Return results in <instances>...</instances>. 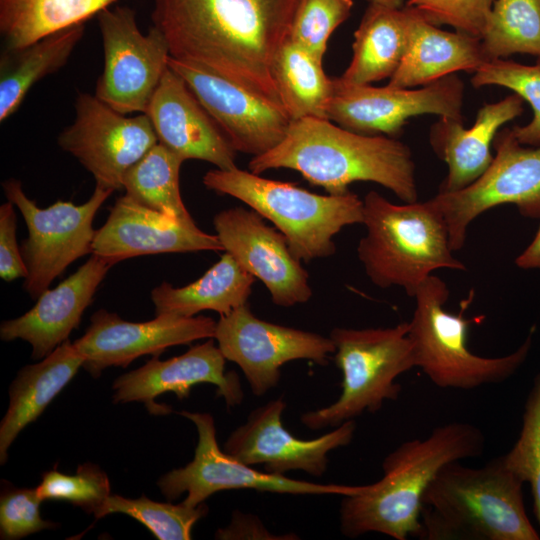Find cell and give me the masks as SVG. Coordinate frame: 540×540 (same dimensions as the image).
I'll return each instance as SVG.
<instances>
[{
  "mask_svg": "<svg viewBox=\"0 0 540 540\" xmlns=\"http://www.w3.org/2000/svg\"><path fill=\"white\" fill-rule=\"evenodd\" d=\"M409 322L393 327L333 328L334 360L342 372L341 393L331 405L302 414L312 430L337 427L365 412L380 410L401 393L397 378L415 368Z\"/></svg>",
  "mask_w": 540,
  "mask_h": 540,
  "instance_id": "8",
  "label": "cell"
},
{
  "mask_svg": "<svg viewBox=\"0 0 540 540\" xmlns=\"http://www.w3.org/2000/svg\"><path fill=\"white\" fill-rule=\"evenodd\" d=\"M84 357L66 340L40 362L23 367L9 390V406L0 424V462L25 426L36 420L70 382Z\"/></svg>",
  "mask_w": 540,
  "mask_h": 540,
  "instance_id": "26",
  "label": "cell"
},
{
  "mask_svg": "<svg viewBox=\"0 0 540 540\" xmlns=\"http://www.w3.org/2000/svg\"><path fill=\"white\" fill-rule=\"evenodd\" d=\"M225 357L213 340L195 345L180 356L164 361L154 357L142 367L118 377L113 383L116 403L143 402L151 414L165 415L170 406L158 404L156 397L173 392L181 400L191 388L202 383L217 387V395L228 407L239 405L244 397L238 376L225 372Z\"/></svg>",
  "mask_w": 540,
  "mask_h": 540,
  "instance_id": "20",
  "label": "cell"
},
{
  "mask_svg": "<svg viewBox=\"0 0 540 540\" xmlns=\"http://www.w3.org/2000/svg\"><path fill=\"white\" fill-rule=\"evenodd\" d=\"M111 513H123L146 526L159 540L191 539L194 524L207 515L208 507L202 503L196 507L161 503L141 496L137 499L110 495L98 518Z\"/></svg>",
  "mask_w": 540,
  "mask_h": 540,
  "instance_id": "34",
  "label": "cell"
},
{
  "mask_svg": "<svg viewBox=\"0 0 540 540\" xmlns=\"http://www.w3.org/2000/svg\"><path fill=\"white\" fill-rule=\"evenodd\" d=\"M115 264L109 258L91 254L76 272L55 288L45 290L29 311L2 322L1 339L27 341L32 346V358L43 359L78 327L97 288Z\"/></svg>",
  "mask_w": 540,
  "mask_h": 540,
  "instance_id": "23",
  "label": "cell"
},
{
  "mask_svg": "<svg viewBox=\"0 0 540 540\" xmlns=\"http://www.w3.org/2000/svg\"><path fill=\"white\" fill-rule=\"evenodd\" d=\"M285 409L286 402L280 397L252 410L227 438L223 450L247 465L262 464L268 473L301 470L321 477L327 471L328 454L351 443L355 421H345L314 439H300L283 426Z\"/></svg>",
  "mask_w": 540,
  "mask_h": 540,
  "instance_id": "17",
  "label": "cell"
},
{
  "mask_svg": "<svg viewBox=\"0 0 540 540\" xmlns=\"http://www.w3.org/2000/svg\"><path fill=\"white\" fill-rule=\"evenodd\" d=\"M42 501L36 488L5 486L0 497L1 539H19L41 530L54 529L57 524L42 519L40 515Z\"/></svg>",
  "mask_w": 540,
  "mask_h": 540,
  "instance_id": "40",
  "label": "cell"
},
{
  "mask_svg": "<svg viewBox=\"0 0 540 540\" xmlns=\"http://www.w3.org/2000/svg\"><path fill=\"white\" fill-rule=\"evenodd\" d=\"M503 458L511 471L530 484L534 514L540 525V372L525 403L519 437Z\"/></svg>",
  "mask_w": 540,
  "mask_h": 540,
  "instance_id": "37",
  "label": "cell"
},
{
  "mask_svg": "<svg viewBox=\"0 0 540 540\" xmlns=\"http://www.w3.org/2000/svg\"><path fill=\"white\" fill-rule=\"evenodd\" d=\"M353 0H300L289 39L323 61L327 43L350 16Z\"/></svg>",
  "mask_w": 540,
  "mask_h": 540,
  "instance_id": "38",
  "label": "cell"
},
{
  "mask_svg": "<svg viewBox=\"0 0 540 540\" xmlns=\"http://www.w3.org/2000/svg\"><path fill=\"white\" fill-rule=\"evenodd\" d=\"M362 224L366 234L357 256L379 288L400 287L413 297L434 271L466 270L453 255L445 220L430 199L398 205L370 191L363 199Z\"/></svg>",
  "mask_w": 540,
  "mask_h": 540,
  "instance_id": "5",
  "label": "cell"
},
{
  "mask_svg": "<svg viewBox=\"0 0 540 540\" xmlns=\"http://www.w3.org/2000/svg\"><path fill=\"white\" fill-rule=\"evenodd\" d=\"M42 500H65L93 514L99 513L110 496L109 479L104 471L90 463L79 465L74 475L55 469L43 474L36 487Z\"/></svg>",
  "mask_w": 540,
  "mask_h": 540,
  "instance_id": "36",
  "label": "cell"
},
{
  "mask_svg": "<svg viewBox=\"0 0 540 540\" xmlns=\"http://www.w3.org/2000/svg\"><path fill=\"white\" fill-rule=\"evenodd\" d=\"M183 162L180 156L157 143L125 173V194L150 209L183 222H194L180 192Z\"/></svg>",
  "mask_w": 540,
  "mask_h": 540,
  "instance_id": "32",
  "label": "cell"
},
{
  "mask_svg": "<svg viewBox=\"0 0 540 540\" xmlns=\"http://www.w3.org/2000/svg\"><path fill=\"white\" fill-rule=\"evenodd\" d=\"M168 65L185 80L236 152L262 155L284 139L292 119L280 102L171 56Z\"/></svg>",
  "mask_w": 540,
  "mask_h": 540,
  "instance_id": "16",
  "label": "cell"
},
{
  "mask_svg": "<svg viewBox=\"0 0 540 540\" xmlns=\"http://www.w3.org/2000/svg\"><path fill=\"white\" fill-rule=\"evenodd\" d=\"M216 235L236 262L263 282L272 302L291 307L312 296L309 275L291 252L285 236L253 209L234 207L213 218Z\"/></svg>",
  "mask_w": 540,
  "mask_h": 540,
  "instance_id": "18",
  "label": "cell"
},
{
  "mask_svg": "<svg viewBox=\"0 0 540 540\" xmlns=\"http://www.w3.org/2000/svg\"><path fill=\"white\" fill-rule=\"evenodd\" d=\"M482 431L467 422L434 428L425 438L403 442L382 462L383 476L343 496L340 531L349 538L376 532L396 540L420 536L423 496L447 464L483 453Z\"/></svg>",
  "mask_w": 540,
  "mask_h": 540,
  "instance_id": "3",
  "label": "cell"
},
{
  "mask_svg": "<svg viewBox=\"0 0 540 540\" xmlns=\"http://www.w3.org/2000/svg\"><path fill=\"white\" fill-rule=\"evenodd\" d=\"M203 250L223 251L216 234L143 206L126 194L110 208L92 243V254L115 263L137 256Z\"/></svg>",
  "mask_w": 540,
  "mask_h": 540,
  "instance_id": "21",
  "label": "cell"
},
{
  "mask_svg": "<svg viewBox=\"0 0 540 540\" xmlns=\"http://www.w3.org/2000/svg\"><path fill=\"white\" fill-rule=\"evenodd\" d=\"M408 43L404 7L371 2L354 32L353 55L339 78L351 84H371L391 78L399 68Z\"/></svg>",
  "mask_w": 540,
  "mask_h": 540,
  "instance_id": "27",
  "label": "cell"
},
{
  "mask_svg": "<svg viewBox=\"0 0 540 540\" xmlns=\"http://www.w3.org/2000/svg\"><path fill=\"white\" fill-rule=\"evenodd\" d=\"M278 98L292 120L327 118V103L333 79L323 70L322 61L288 39L273 64Z\"/></svg>",
  "mask_w": 540,
  "mask_h": 540,
  "instance_id": "31",
  "label": "cell"
},
{
  "mask_svg": "<svg viewBox=\"0 0 540 540\" xmlns=\"http://www.w3.org/2000/svg\"><path fill=\"white\" fill-rule=\"evenodd\" d=\"M524 483L503 455L482 467L445 465L423 496L419 538L539 540L526 513Z\"/></svg>",
  "mask_w": 540,
  "mask_h": 540,
  "instance_id": "4",
  "label": "cell"
},
{
  "mask_svg": "<svg viewBox=\"0 0 540 540\" xmlns=\"http://www.w3.org/2000/svg\"><path fill=\"white\" fill-rule=\"evenodd\" d=\"M299 1L154 0L151 17L172 58L280 102L273 64Z\"/></svg>",
  "mask_w": 540,
  "mask_h": 540,
  "instance_id": "1",
  "label": "cell"
},
{
  "mask_svg": "<svg viewBox=\"0 0 540 540\" xmlns=\"http://www.w3.org/2000/svg\"><path fill=\"white\" fill-rule=\"evenodd\" d=\"M495 0H407L431 24L449 25L478 38L484 31Z\"/></svg>",
  "mask_w": 540,
  "mask_h": 540,
  "instance_id": "39",
  "label": "cell"
},
{
  "mask_svg": "<svg viewBox=\"0 0 540 540\" xmlns=\"http://www.w3.org/2000/svg\"><path fill=\"white\" fill-rule=\"evenodd\" d=\"M118 0H0V34L6 50L84 24Z\"/></svg>",
  "mask_w": 540,
  "mask_h": 540,
  "instance_id": "30",
  "label": "cell"
},
{
  "mask_svg": "<svg viewBox=\"0 0 540 540\" xmlns=\"http://www.w3.org/2000/svg\"><path fill=\"white\" fill-rule=\"evenodd\" d=\"M371 2L379 3L388 7L402 8L404 0H370Z\"/></svg>",
  "mask_w": 540,
  "mask_h": 540,
  "instance_id": "44",
  "label": "cell"
},
{
  "mask_svg": "<svg viewBox=\"0 0 540 540\" xmlns=\"http://www.w3.org/2000/svg\"><path fill=\"white\" fill-rule=\"evenodd\" d=\"M464 83L454 74L420 88L359 85L333 78L327 118L348 130L366 135H398L413 117L435 114L461 120Z\"/></svg>",
  "mask_w": 540,
  "mask_h": 540,
  "instance_id": "14",
  "label": "cell"
},
{
  "mask_svg": "<svg viewBox=\"0 0 540 540\" xmlns=\"http://www.w3.org/2000/svg\"><path fill=\"white\" fill-rule=\"evenodd\" d=\"M75 118L59 134V147L92 174L96 185L123 189L125 173L158 143L145 113L126 116L95 95L78 93Z\"/></svg>",
  "mask_w": 540,
  "mask_h": 540,
  "instance_id": "13",
  "label": "cell"
},
{
  "mask_svg": "<svg viewBox=\"0 0 540 540\" xmlns=\"http://www.w3.org/2000/svg\"><path fill=\"white\" fill-rule=\"evenodd\" d=\"M84 31V24H78L47 35L21 49L5 50L0 73L1 122L17 111L39 80L67 63Z\"/></svg>",
  "mask_w": 540,
  "mask_h": 540,
  "instance_id": "29",
  "label": "cell"
},
{
  "mask_svg": "<svg viewBox=\"0 0 540 540\" xmlns=\"http://www.w3.org/2000/svg\"><path fill=\"white\" fill-rule=\"evenodd\" d=\"M515 264L524 270H540V226L530 244L516 257Z\"/></svg>",
  "mask_w": 540,
  "mask_h": 540,
  "instance_id": "43",
  "label": "cell"
},
{
  "mask_svg": "<svg viewBox=\"0 0 540 540\" xmlns=\"http://www.w3.org/2000/svg\"><path fill=\"white\" fill-rule=\"evenodd\" d=\"M203 184L240 200L272 222L293 255L305 263L333 255L334 236L346 226L363 223V200L350 191L320 195L238 167L210 170Z\"/></svg>",
  "mask_w": 540,
  "mask_h": 540,
  "instance_id": "6",
  "label": "cell"
},
{
  "mask_svg": "<svg viewBox=\"0 0 540 540\" xmlns=\"http://www.w3.org/2000/svg\"><path fill=\"white\" fill-rule=\"evenodd\" d=\"M471 83L475 88L502 86L527 101L532 110V120L523 126H514L513 134L519 143L540 146V58L534 65H524L506 59L484 63L473 73Z\"/></svg>",
  "mask_w": 540,
  "mask_h": 540,
  "instance_id": "35",
  "label": "cell"
},
{
  "mask_svg": "<svg viewBox=\"0 0 540 540\" xmlns=\"http://www.w3.org/2000/svg\"><path fill=\"white\" fill-rule=\"evenodd\" d=\"M180 414L193 422L198 441L193 460L166 473L157 482L168 500L187 493L182 502L196 507L223 490L251 489L278 494L342 497L356 491L357 486L353 485L314 483L255 470L219 448L212 415L188 411Z\"/></svg>",
  "mask_w": 540,
  "mask_h": 540,
  "instance_id": "12",
  "label": "cell"
},
{
  "mask_svg": "<svg viewBox=\"0 0 540 540\" xmlns=\"http://www.w3.org/2000/svg\"><path fill=\"white\" fill-rule=\"evenodd\" d=\"M219 539H286L272 534L260 519L252 514L235 511L230 524L216 533Z\"/></svg>",
  "mask_w": 540,
  "mask_h": 540,
  "instance_id": "42",
  "label": "cell"
},
{
  "mask_svg": "<svg viewBox=\"0 0 540 540\" xmlns=\"http://www.w3.org/2000/svg\"><path fill=\"white\" fill-rule=\"evenodd\" d=\"M2 187L27 226L28 237L20 247L27 268L23 287L37 299L70 264L92 254L94 217L114 191L96 185L85 203L59 200L43 209L25 194L19 180H5Z\"/></svg>",
  "mask_w": 540,
  "mask_h": 540,
  "instance_id": "9",
  "label": "cell"
},
{
  "mask_svg": "<svg viewBox=\"0 0 540 540\" xmlns=\"http://www.w3.org/2000/svg\"><path fill=\"white\" fill-rule=\"evenodd\" d=\"M158 143L184 161L209 162L221 170L236 168V151L227 137L172 68L165 71L145 112Z\"/></svg>",
  "mask_w": 540,
  "mask_h": 540,
  "instance_id": "22",
  "label": "cell"
},
{
  "mask_svg": "<svg viewBox=\"0 0 540 540\" xmlns=\"http://www.w3.org/2000/svg\"><path fill=\"white\" fill-rule=\"evenodd\" d=\"M10 201L0 206V277L10 282L26 278L27 268L16 240L17 218Z\"/></svg>",
  "mask_w": 540,
  "mask_h": 540,
  "instance_id": "41",
  "label": "cell"
},
{
  "mask_svg": "<svg viewBox=\"0 0 540 540\" xmlns=\"http://www.w3.org/2000/svg\"><path fill=\"white\" fill-rule=\"evenodd\" d=\"M480 39L488 61L540 58V0H495Z\"/></svg>",
  "mask_w": 540,
  "mask_h": 540,
  "instance_id": "33",
  "label": "cell"
},
{
  "mask_svg": "<svg viewBox=\"0 0 540 540\" xmlns=\"http://www.w3.org/2000/svg\"><path fill=\"white\" fill-rule=\"evenodd\" d=\"M256 278L227 252L196 281L173 287L162 282L151 291L155 315L193 317L211 310L220 316L247 303Z\"/></svg>",
  "mask_w": 540,
  "mask_h": 540,
  "instance_id": "28",
  "label": "cell"
},
{
  "mask_svg": "<svg viewBox=\"0 0 540 540\" xmlns=\"http://www.w3.org/2000/svg\"><path fill=\"white\" fill-rule=\"evenodd\" d=\"M216 321L206 316L156 315L129 322L105 309L96 311L82 337L73 343L84 357L83 367L98 377L108 367H127L140 356L158 357L167 348L214 338Z\"/></svg>",
  "mask_w": 540,
  "mask_h": 540,
  "instance_id": "19",
  "label": "cell"
},
{
  "mask_svg": "<svg viewBox=\"0 0 540 540\" xmlns=\"http://www.w3.org/2000/svg\"><path fill=\"white\" fill-rule=\"evenodd\" d=\"M249 170L261 174L287 168L299 172L328 194L347 193L354 182H374L404 203L418 201L415 163L410 148L385 135L357 133L329 119L292 120L284 139L252 157Z\"/></svg>",
  "mask_w": 540,
  "mask_h": 540,
  "instance_id": "2",
  "label": "cell"
},
{
  "mask_svg": "<svg viewBox=\"0 0 540 540\" xmlns=\"http://www.w3.org/2000/svg\"><path fill=\"white\" fill-rule=\"evenodd\" d=\"M403 7L407 17L408 43L402 62L388 86H425L458 71L474 73L488 62L480 38L460 31H444L414 9Z\"/></svg>",
  "mask_w": 540,
  "mask_h": 540,
  "instance_id": "25",
  "label": "cell"
},
{
  "mask_svg": "<svg viewBox=\"0 0 540 540\" xmlns=\"http://www.w3.org/2000/svg\"><path fill=\"white\" fill-rule=\"evenodd\" d=\"M493 147L496 154L478 179L430 198L445 220L454 252L464 247L469 225L491 208L513 204L522 216L540 219V146L523 145L512 128H503Z\"/></svg>",
  "mask_w": 540,
  "mask_h": 540,
  "instance_id": "10",
  "label": "cell"
},
{
  "mask_svg": "<svg viewBox=\"0 0 540 540\" xmlns=\"http://www.w3.org/2000/svg\"><path fill=\"white\" fill-rule=\"evenodd\" d=\"M214 338L225 359L240 367L256 396L278 385L285 363L310 360L324 366L335 353L330 337L259 319L247 303L220 316Z\"/></svg>",
  "mask_w": 540,
  "mask_h": 540,
  "instance_id": "15",
  "label": "cell"
},
{
  "mask_svg": "<svg viewBox=\"0 0 540 540\" xmlns=\"http://www.w3.org/2000/svg\"><path fill=\"white\" fill-rule=\"evenodd\" d=\"M450 295L447 284L430 275L417 289L415 308L409 322L415 368L439 388L470 390L499 384L512 377L527 360L536 327L532 326L523 343L499 357L474 354L467 346L471 320L464 317L468 302L458 314L444 308Z\"/></svg>",
  "mask_w": 540,
  "mask_h": 540,
  "instance_id": "7",
  "label": "cell"
},
{
  "mask_svg": "<svg viewBox=\"0 0 540 540\" xmlns=\"http://www.w3.org/2000/svg\"><path fill=\"white\" fill-rule=\"evenodd\" d=\"M524 111V100L516 93L498 102L484 104L469 129L461 120L440 118L429 133L430 145L448 166L440 192L463 189L478 179L493 160L491 146L497 132Z\"/></svg>",
  "mask_w": 540,
  "mask_h": 540,
  "instance_id": "24",
  "label": "cell"
},
{
  "mask_svg": "<svg viewBox=\"0 0 540 540\" xmlns=\"http://www.w3.org/2000/svg\"><path fill=\"white\" fill-rule=\"evenodd\" d=\"M97 17L104 68L94 95L120 113H145L169 67L168 42L153 25L143 34L130 7L111 6Z\"/></svg>",
  "mask_w": 540,
  "mask_h": 540,
  "instance_id": "11",
  "label": "cell"
}]
</instances>
